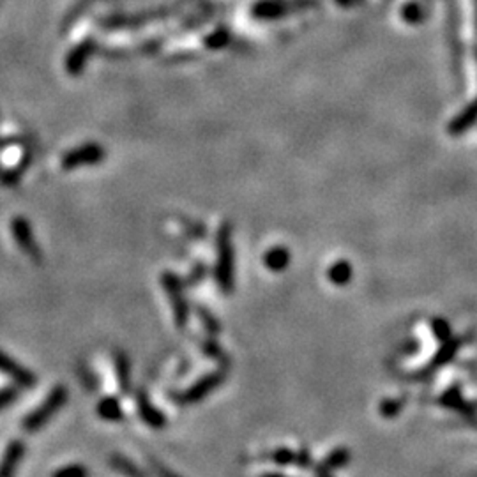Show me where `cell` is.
I'll return each mask as SVG.
<instances>
[{
    "label": "cell",
    "instance_id": "cell-1",
    "mask_svg": "<svg viewBox=\"0 0 477 477\" xmlns=\"http://www.w3.org/2000/svg\"><path fill=\"white\" fill-rule=\"evenodd\" d=\"M65 402H68V387H65V385H55V387L48 392L45 402H43L39 407H36L32 412H28L27 416L23 417V421H21L23 432L27 433L38 432V429H41L43 426L48 424L50 419L59 412L62 407L65 405Z\"/></svg>",
    "mask_w": 477,
    "mask_h": 477
},
{
    "label": "cell",
    "instance_id": "cell-2",
    "mask_svg": "<svg viewBox=\"0 0 477 477\" xmlns=\"http://www.w3.org/2000/svg\"><path fill=\"white\" fill-rule=\"evenodd\" d=\"M216 282L223 292H230L234 286V247H232L230 225H221L218 234V265Z\"/></svg>",
    "mask_w": 477,
    "mask_h": 477
},
{
    "label": "cell",
    "instance_id": "cell-3",
    "mask_svg": "<svg viewBox=\"0 0 477 477\" xmlns=\"http://www.w3.org/2000/svg\"><path fill=\"white\" fill-rule=\"evenodd\" d=\"M104 158H107V151L103 149V145L83 144L80 145V147L71 149L69 152H65L60 159V166L62 170H65V172H71V170L82 168V166L103 163Z\"/></svg>",
    "mask_w": 477,
    "mask_h": 477
},
{
    "label": "cell",
    "instance_id": "cell-4",
    "mask_svg": "<svg viewBox=\"0 0 477 477\" xmlns=\"http://www.w3.org/2000/svg\"><path fill=\"white\" fill-rule=\"evenodd\" d=\"M161 283L163 289L166 290L168 294L170 301H172L173 306V318H176L177 327H186L189 318V308H188V301H186L184 294H182V283L181 279L177 278L173 272H163L161 276Z\"/></svg>",
    "mask_w": 477,
    "mask_h": 477
},
{
    "label": "cell",
    "instance_id": "cell-5",
    "mask_svg": "<svg viewBox=\"0 0 477 477\" xmlns=\"http://www.w3.org/2000/svg\"><path fill=\"white\" fill-rule=\"evenodd\" d=\"M11 234H13L14 240L20 246V250L23 251L27 257L34 258L36 262L41 260V253H39L38 242L34 239V232H32L31 221L23 216H14L11 220Z\"/></svg>",
    "mask_w": 477,
    "mask_h": 477
},
{
    "label": "cell",
    "instance_id": "cell-6",
    "mask_svg": "<svg viewBox=\"0 0 477 477\" xmlns=\"http://www.w3.org/2000/svg\"><path fill=\"white\" fill-rule=\"evenodd\" d=\"M0 373L9 377L11 380L18 385V387L32 389L36 385V382H38L36 375L32 373L28 368L21 366L16 359H13L4 350H0Z\"/></svg>",
    "mask_w": 477,
    "mask_h": 477
},
{
    "label": "cell",
    "instance_id": "cell-7",
    "mask_svg": "<svg viewBox=\"0 0 477 477\" xmlns=\"http://www.w3.org/2000/svg\"><path fill=\"white\" fill-rule=\"evenodd\" d=\"M221 382H223V373H220V371L205 375V377L200 378L198 382H195L188 391L182 392L181 396H177V402L186 403V405H188V403L200 402V400L205 398L213 389H216Z\"/></svg>",
    "mask_w": 477,
    "mask_h": 477
},
{
    "label": "cell",
    "instance_id": "cell-8",
    "mask_svg": "<svg viewBox=\"0 0 477 477\" xmlns=\"http://www.w3.org/2000/svg\"><path fill=\"white\" fill-rule=\"evenodd\" d=\"M136 409H138V416L141 417V421L145 422L147 426L156 429H161L166 426V417L161 410L156 409L154 405L149 400L147 392L144 389L136 392Z\"/></svg>",
    "mask_w": 477,
    "mask_h": 477
},
{
    "label": "cell",
    "instance_id": "cell-9",
    "mask_svg": "<svg viewBox=\"0 0 477 477\" xmlns=\"http://www.w3.org/2000/svg\"><path fill=\"white\" fill-rule=\"evenodd\" d=\"M25 454V444L21 440H13L7 444L4 456L0 460V477H9L16 472L21 458Z\"/></svg>",
    "mask_w": 477,
    "mask_h": 477
},
{
    "label": "cell",
    "instance_id": "cell-10",
    "mask_svg": "<svg viewBox=\"0 0 477 477\" xmlns=\"http://www.w3.org/2000/svg\"><path fill=\"white\" fill-rule=\"evenodd\" d=\"M114 364H115V375H117V384L122 395H129L131 392V364L127 354L122 350L114 352Z\"/></svg>",
    "mask_w": 477,
    "mask_h": 477
},
{
    "label": "cell",
    "instance_id": "cell-11",
    "mask_svg": "<svg viewBox=\"0 0 477 477\" xmlns=\"http://www.w3.org/2000/svg\"><path fill=\"white\" fill-rule=\"evenodd\" d=\"M31 161L32 154L28 151L25 152L23 158L20 159V163L16 166H13L9 170H0V186H4V188H13V186H16L21 181V177H23V173L28 170V166H31Z\"/></svg>",
    "mask_w": 477,
    "mask_h": 477
},
{
    "label": "cell",
    "instance_id": "cell-12",
    "mask_svg": "<svg viewBox=\"0 0 477 477\" xmlns=\"http://www.w3.org/2000/svg\"><path fill=\"white\" fill-rule=\"evenodd\" d=\"M461 341H463V340H446V345L442 347V350H440L439 354H436L435 358L432 359V363H429V366L426 368V370H422L421 373H419V377H424V375L433 373V371L439 370L440 366H444L446 363H449V360L454 358V354H456L458 348H460Z\"/></svg>",
    "mask_w": 477,
    "mask_h": 477
},
{
    "label": "cell",
    "instance_id": "cell-13",
    "mask_svg": "<svg viewBox=\"0 0 477 477\" xmlns=\"http://www.w3.org/2000/svg\"><path fill=\"white\" fill-rule=\"evenodd\" d=\"M96 414L107 422H120L124 419L122 405L115 396H107L96 407Z\"/></svg>",
    "mask_w": 477,
    "mask_h": 477
},
{
    "label": "cell",
    "instance_id": "cell-14",
    "mask_svg": "<svg viewBox=\"0 0 477 477\" xmlns=\"http://www.w3.org/2000/svg\"><path fill=\"white\" fill-rule=\"evenodd\" d=\"M264 262H265V267L271 269V271H274V272L283 271V269H286V265H289V262H290L289 250L282 246L272 247V250L267 251V254L264 257Z\"/></svg>",
    "mask_w": 477,
    "mask_h": 477
},
{
    "label": "cell",
    "instance_id": "cell-15",
    "mask_svg": "<svg viewBox=\"0 0 477 477\" xmlns=\"http://www.w3.org/2000/svg\"><path fill=\"white\" fill-rule=\"evenodd\" d=\"M348 458H350L348 451H345V449L333 451V453L329 454V458L323 460V463L320 465V467H316V474H329V472L343 467V465L348 461Z\"/></svg>",
    "mask_w": 477,
    "mask_h": 477
},
{
    "label": "cell",
    "instance_id": "cell-16",
    "mask_svg": "<svg viewBox=\"0 0 477 477\" xmlns=\"http://www.w3.org/2000/svg\"><path fill=\"white\" fill-rule=\"evenodd\" d=\"M440 402H442L444 405L449 407V409H456V410H460V412L467 414V416H472V414L476 412V409H472L468 403H465V400L461 398L460 391H458L456 387H454L453 391H447L446 396H444Z\"/></svg>",
    "mask_w": 477,
    "mask_h": 477
},
{
    "label": "cell",
    "instance_id": "cell-17",
    "mask_svg": "<svg viewBox=\"0 0 477 477\" xmlns=\"http://www.w3.org/2000/svg\"><path fill=\"white\" fill-rule=\"evenodd\" d=\"M352 278V267L348 262L341 260L336 262L333 267L329 269V279L334 285H347Z\"/></svg>",
    "mask_w": 477,
    "mask_h": 477
},
{
    "label": "cell",
    "instance_id": "cell-18",
    "mask_svg": "<svg viewBox=\"0 0 477 477\" xmlns=\"http://www.w3.org/2000/svg\"><path fill=\"white\" fill-rule=\"evenodd\" d=\"M110 465H112V468H115V471L120 472V474L144 476V472H141L140 468L133 463V461L127 460V458H124V456H120V454H114V456L110 458Z\"/></svg>",
    "mask_w": 477,
    "mask_h": 477
},
{
    "label": "cell",
    "instance_id": "cell-19",
    "mask_svg": "<svg viewBox=\"0 0 477 477\" xmlns=\"http://www.w3.org/2000/svg\"><path fill=\"white\" fill-rule=\"evenodd\" d=\"M87 474H89V471H87V468L80 463L65 465V467H62L59 468V471L53 472V476L55 477H83Z\"/></svg>",
    "mask_w": 477,
    "mask_h": 477
},
{
    "label": "cell",
    "instance_id": "cell-20",
    "mask_svg": "<svg viewBox=\"0 0 477 477\" xmlns=\"http://www.w3.org/2000/svg\"><path fill=\"white\" fill-rule=\"evenodd\" d=\"M18 400V389L14 385H6V387H0V410H4L6 407H9L11 403Z\"/></svg>",
    "mask_w": 477,
    "mask_h": 477
},
{
    "label": "cell",
    "instance_id": "cell-21",
    "mask_svg": "<svg viewBox=\"0 0 477 477\" xmlns=\"http://www.w3.org/2000/svg\"><path fill=\"white\" fill-rule=\"evenodd\" d=\"M272 458H274V461L278 465H292L296 461V454L290 449H278L272 454Z\"/></svg>",
    "mask_w": 477,
    "mask_h": 477
},
{
    "label": "cell",
    "instance_id": "cell-22",
    "mask_svg": "<svg viewBox=\"0 0 477 477\" xmlns=\"http://www.w3.org/2000/svg\"><path fill=\"white\" fill-rule=\"evenodd\" d=\"M433 333H435L436 338L446 341L449 340L451 329L449 326H447V322H444V320H433Z\"/></svg>",
    "mask_w": 477,
    "mask_h": 477
},
{
    "label": "cell",
    "instance_id": "cell-23",
    "mask_svg": "<svg viewBox=\"0 0 477 477\" xmlns=\"http://www.w3.org/2000/svg\"><path fill=\"white\" fill-rule=\"evenodd\" d=\"M198 313H200V318L203 320V326L207 327L209 333H218V331H220V326L216 323V318L210 316V313H207L205 309H198Z\"/></svg>",
    "mask_w": 477,
    "mask_h": 477
},
{
    "label": "cell",
    "instance_id": "cell-24",
    "mask_svg": "<svg viewBox=\"0 0 477 477\" xmlns=\"http://www.w3.org/2000/svg\"><path fill=\"white\" fill-rule=\"evenodd\" d=\"M384 405L389 407V409H380V412L387 417L395 416V414L400 412V409H402V402H385Z\"/></svg>",
    "mask_w": 477,
    "mask_h": 477
},
{
    "label": "cell",
    "instance_id": "cell-25",
    "mask_svg": "<svg viewBox=\"0 0 477 477\" xmlns=\"http://www.w3.org/2000/svg\"><path fill=\"white\" fill-rule=\"evenodd\" d=\"M203 276V265L202 264H198L195 267V271H193V274L189 276V285H195L196 282H200V278H202Z\"/></svg>",
    "mask_w": 477,
    "mask_h": 477
}]
</instances>
